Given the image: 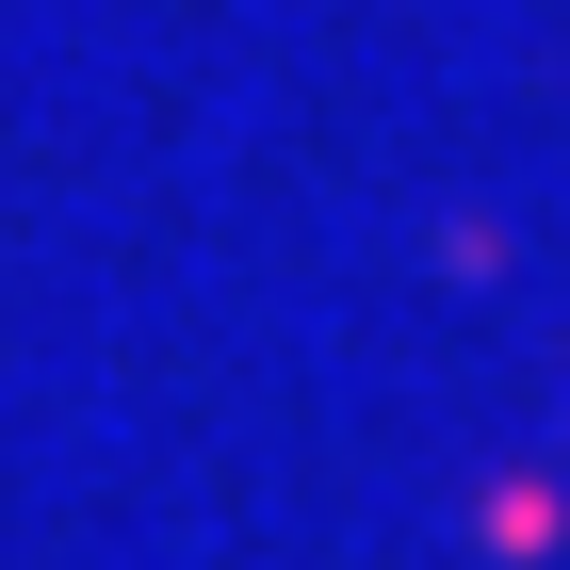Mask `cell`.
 <instances>
[]
</instances>
